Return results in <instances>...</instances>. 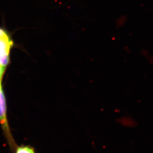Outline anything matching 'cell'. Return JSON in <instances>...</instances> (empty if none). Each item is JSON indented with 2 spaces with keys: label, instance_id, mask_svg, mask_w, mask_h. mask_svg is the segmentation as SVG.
Masks as SVG:
<instances>
[{
  "label": "cell",
  "instance_id": "cell-1",
  "mask_svg": "<svg viewBox=\"0 0 153 153\" xmlns=\"http://www.w3.org/2000/svg\"><path fill=\"white\" fill-rule=\"evenodd\" d=\"M13 42L7 33L0 28V64L6 67L9 61V55Z\"/></svg>",
  "mask_w": 153,
  "mask_h": 153
},
{
  "label": "cell",
  "instance_id": "cell-2",
  "mask_svg": "<svg viewBox=\"0 0 153 153\" xmlns=\"http://www.w3.org/2000/svg\"><path fill=\"white\" fill-rule=\"evenodd\" d=\"M13 153H36L35 149L30 145H17Z\"/></svg>",
  "mask_w": 153,
  "mask_h": 153
},
{
  "label": "cell",
  "instance_id": "cell-3",
  "mask_svg": "<svg viewBox=\"0 0 153 153\" xmlns=\"http://www.w3.org/2000/svg\"><path fill=\"white\" fill-rule=\"evenodd\" d=\"M5 69H6V67L3 66L0 64V79L1 80L4 74Z\"/></svg>",
  "mask_w": 153,
  "mask_h": 153
},
{
  "label": "cell",
  "instance_id": "cell-4",
  "mask_svg": "<svg viewBox=\"0 0 153 153\" xmlns=\"http://www.w3.org/2000/svg\"><path fill=\"white\" fill-rule=\"evenodd\" d=\"M1 79H0V89L1 88Z\"/></svg>",
  "mask_w": 153,
  "mask_h": 153
}]
</instances>
